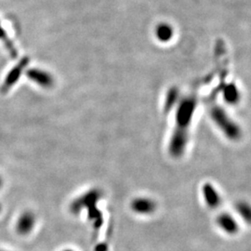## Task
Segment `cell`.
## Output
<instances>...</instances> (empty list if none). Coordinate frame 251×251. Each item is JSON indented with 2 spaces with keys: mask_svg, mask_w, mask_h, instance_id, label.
I'll list each match as a JSON object with an SVG mask.
<instances>
[{
  "mask_svg": "<svg viewBox=\"0 0 251 251\" xmlns=\"http://www.w3.org/2000/svg\"><path fill=\"white\" fill-rule=\"evenodd\" d=\"M100 198L101 192L98 189H92L79 198H75L70 205V210L74 214H76L83 208H88L90 206L96 205Z\"/></svg>",
  "mask_w": 251,
  "mask_h": 251,
  "instance_id": "1",
  "label": "cell"
},
{
  "mask_svg": "<svg viewBox=\"0 0 251 251\" xmlns=\"http://www.w3.org/2000/svg\"><path fill=\"white\" fill-rule=\"evenodd\" d=\"M156 203L154 200L151 198H135L131 202V208L135 213H138L140 215H150L153 213L156 209Z\"/></svg>",
  "mask_w": 251,
  "mask_h": 251,
  "instance_id": "2",
  "label": "cell"
},
{
  "mask_svg": "<svg viewBox=\"0 0 251 251\" xmlns=\"http://www.w3.org/2000/svg\"><path fill=\"white\" fill-rule=\"evenodd\" d=\"M28 63H29V60L27 58H25L14 68H12L9 71L8 75L6 76L5 82L3 83L2 88H1L3 92H7L18 81L20 76L22 75V74L24 72V70L25 69Z\"/></svg>",
  "mask_w": 251,
  "mask_h": 251,
  "instance_id": "3",
  "label": "cell"
},
{
  "mask_svg": "<svg viewBox=\"0 0 251 251\" xmlns=\"http://www.w3.org/2000/svg\"><path fill=\"white\" fill-rule=\"evenodd\" d=\"M202 195L206 205L210 208L216 209L222 205V197L212 184H204L202 187Z\"/></svg>",
  "mask_w": 251,
  "mask_h": 251,
  "instance_id": "4",
  "label": "cell"
},
{
  "mask_svg": "<svg viewBox=\"0 0 251 251\" xmlns=\"http://www.w3.org/2000/svg\"><path fill=\"white\" fill-rule=\"evenodd\" d=\"M26 75L30 80L36 83L43 88H50L53 85V77L50 74L39 69H30L26 72Z\"/></svg>",
  "mask_w": 251,
  "mask_h": 251,
  "instance_id": "5",
  "label": "cell"
},
{
  "mask_svg": "<svg viewBox=\"0 0 251 251\" xmlns=\"http://www.w3.org/2000/svg\"><path fill=\"white\" fill-rule=\"evenodd\" d=\"M218 226L228 234H235L239 230V226L233 216L227 212H223L217 218Z\"/></svg>",
  "mask_w": 251,
  "mask_h": 251,
  "instance_id": "6",
  "label": "cell"
},
{
  "mask_svg": "<svg viewBox=\"0 0 251 251\" xmlns=\"http://www.w3.org/2000/svg\"><path fill=\"white\" fill-rule=\"evenodd\" d=\"M36 225V216L31 211H25L20 216L16 225V230L21 235H25L33 230Z\"/></svg>",
  "mask_w": 251,
  "mask_h": 251,
  "instance_id": "7",
  "label": "cell"
},
{
  "mask_svg": "<svg viewBox=\"0 0 251 251\" xmlns=\"http://www.w3.org/2000/svg\"><path fill=\"white\" fill-rule=\"evenodd\" d=\"M236 210L239 216L248 224L251 225V205L246 201H240L236 204Z\"/></svg>",
  "mask_w": 251,
  "mask_h": 251,
  "instance_id": "8",
  "label": "cell"
},
{
  "mask_svg": "<svg viewBox=\"0 0 251 251\" xmlns=\"http://www.w3.org/2000/svg\"><path fill=\"white\" fill-rule=\"evenodd\" d=\"M106 251V246L103 244H100L99 247L96 248V251Z\"/></svg>",
  "mask_w": 251,
  "mask_h": 251,
  "instance_id": "9",
  "label": "cell"
},
{
  "mask_svg": "<svg viewBox=\"0 0 251 251\" xmlns=\"http://www.w3.org/2000/svg\"><path fill=\"white\" fill-rule=\"evenodd\" d=\"M2 185H3V179L0 177V188L2 187Z\"/></svg>",
  "mask_w": 251,
  "mask_h": 251,
  "instance_id": "10",
  "label": "cell"
},
{
  "mask_svg": "<svg viewBox=\"0 0 251 251\" xmlns=\"http://www.w3.org/2000/svg\"><path fill=\"white\" fill-rule=\"evenodd\" d=\"M71 251V250H66V251Z\"/></svg>",
  "mask_w": 251,
  "mask_h": 251,
  "instance_id": "11",
  "label": "cell"
},
{
  "mask_svg": "<svg viewBox=\"0 0 251 251\" xmlns=\"http://www.w3.org/2000/svg\"><path fill=\"white\" fill-rule=\"evenodd\" d=\"M1 209H2V207H1V205H0V211H1Z\"/></svg>",
  "mask_w": 251,
  "mask_h": 251,
  "instance_id": "12",
  "label": "cell"
},
{
  "mask_svg": "<svg viewBox=\"0 0 251 251\" xmlns=\"http://www.w3.org/2000/svg\"></svg>",
  "mask_w": 251,
  "mask_h": 251,
  "instance_id": "13",
  "label": "cell"
}]
</instances>
